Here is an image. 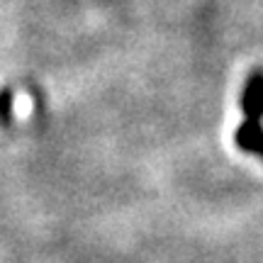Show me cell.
<instances>
[{
  "label": "cell",
  "instance_id": "1",
  "mask_svg": "<svg viewBox=\"0 0 263 263\" xmlns=\"http://www.w3.org/2000/svg\"><path fill=\"white\" fill-rule=\"evenodd\" d=\"M239 105L244 120L234 132L236 146L263 161V71H254L249 76Z\"/></svg>",
  "mask_w": 263,
  "mask_h": 263
}]
</instances>
